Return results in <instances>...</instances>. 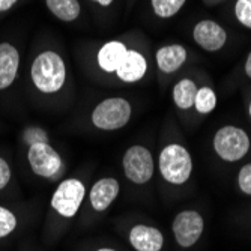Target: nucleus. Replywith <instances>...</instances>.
<instances>
[{
    "label": "nucleus",
    "mask_w": 251,
    "mask_h": 251,
    "mask_svg": "<svg viewBox=\"0 0 251 251\" xmlns=\"http://www.w3.org/2000/svg\"><path fill=\"white\" fill-rule=\"evenodd\" d=\"M33 86L42 94H56L66 80V66L56 51H42L38 54L30 68Z\"/></svg>",
    "instance_id": "1"
},
{
    "label": "nucleus",
    "mask_w": 251,
    "mask_h": 251,
    "mask_svg": "<svg viewBox=\"0 0 251 251\" xmlns=\"http://www.w3.org/2000/svg\"><path fill=\"white\" fill-rule=\"evenodd\" d=\"M161 176L173 185H182L190 179L193 172V159L190 152L177 143L166 146L159 155Z\"/></svg>",
    "instance_id": "2"
},
{
    "label": "nucleus",
    "mask_w": 251,
    "mask_h": 251,
    "mask_svg": "<svg viewBox=\"0 0 251 251\" xmlns=\"http://www.w3.org/2000/svg\"><path fill=\"white\" fill-rule=\"evenodd\" d=\"M131 115V104L125 98H107L94 108L92 124L101 131H116L129 122Z\"/></svg>",
    "instance_id": "3"
},
{
    "label": "nucleus",
    "mask_w": 251,
    "mask_h": 251,
    "mask_svg": "<svg viewBox=\"0 0 251 251\" xmlns=\"http://www.w3.org/2000/svg\"><path fill=\"white\" fill-rule=\"evenodd\" d=\"M214 149L224 161H239L250 151V137L242 128L223 126L214 135Z\"/></svg>",
    "instance_id": "4"
},
{
    "label": "nucleus",
    "mask_w": 251,
    "mask_h": 251,
    "mask_svg": "<svg viewBox=\"0 0 251 251\" xmlns=\"http://www.w3.org/2000/svg\"><path fill=\"white\" fill-rule=\"evenodd\" d=\"M86 196V187L80 179L62 180L51 197V208L63 218H74Z\"/></svg>",
    "instance_id": "5"
},
{
    "label": "nucleus",
    "mask_w": 251,
    "mask_h": 251,
    "mask_svg": "<svg viewBox=\"0 0 251 251\" xmlns=\"http://www.w3.org/2000/svg\"><path fill=\"white\" fill-rule=\"evenodd\" d=\"M122 167L126 179L137 185L148 184L155 170L151 151L140 145H134L126 149L122 158Z\"/></svg>",
    "instance_id": "6"
},
{
    "label": "nucleus",
    "mask_w": 251,
    "mask_h": 251,
    "mask_svg": "<svg viewBox=\"0 0 251 251\" xmlns=\"http://www.w3.org/2000/svg\"><path fill=\"white\" fill-rule=\"evenodd\" d=\"M27 161L32 172L44 179H54L63 167L62 156L49 142L30 143Z\"/></svg>",
    "instance_id": "7"
},
{
    "label": "nucleus",
    "mask_w": 251,
    "mask_h": 251,
    "mask_svg": "<svg viewBox=\"0 0 251 251\" xmlns=\"http://www.w3.org/2000/svg\"><path fill=\"white\" fill-rule=\"evenodd\" d=\"M203 229V217L196 211H182L173 221V235L182 248L193 247L200 239Z\"/></svg>",
    "instance_id": "8"
},
{
    "label": "nucleus",
    "mask_w": 251,
    "mask_h": 251,
    "mask_svg": "<svg viewBox=\"0 0 251 251\" xmlns=\"http://www.w3.org/2000/svg\"><path fill=\"white\" fill-rule=\"evenodd\" d=\"M194 41L206 51H218L224 47L227 41L226 30L212 20H201L199 21L194 32H193Z\"/></svg>",
    "instance_id": "9"
},
{
    "label": "nucleus",
    "mask_w": 251,
    "mask_h": 251,
    "mask_svg": "<svg viewBox=\"0 0 251 251\" xmlns=\"http://www.w3.org/2000/svg\"><path fill=\"white\" fill-rule=\"evenodd\" d=\"M119 191H121V185L118 179L115 177H102L97 180L89 193L90 206L97 212L107 211L113 204V201L118 199Z\"/></svg>",
    "instance_id": "10"
},
{
    "label": "nucleus",
    "mask_w": 251,
    "mask_h": 251,
    "mask_svg": "<svg viewBox=\"0 0 251 251\" xmlns=\"http://www.w3.org/2000/svg\"><path fill=\"white\" fill-rule=\"evenodd\" d=\"M128 241L135 251H161L164 245L163 233L145 224H135L129 230Z\"/></svg>",
    "instance_id": "11"
},
{
    "label": "nucleus",
    "mask_w": 251,
    "mask_h": 251,
    "mask_svg": "<svg viewBox=\"0 0 251 251\" xmlns=\"http://www.w3.org/2000/svg\"><path fill=\"white\" fill-rule=\"evenodd\" d=\"M20 68V53L9 42H0V90L14 84Z\"/></svg>",
    "instance_id": "12"
},
{
    "label": "nucleus",
    "mask_w": 251,
    "mask_h": 251,
    "mask_svg": "<svg viewBox=\"0 0 251 251\" xmlns=\"http://www.w3.org/2000/svg\"><path fill=\"white\" fill-rule=\"evenodd\" d=\"M148 71V62L143 54L135 50H128L124 62L116 70L118 77L125 83H135L145 77Z\"/></svg>",
    "instance_id": "13"
},
{
    "label": "nucleus",
    "mask_w": 251,
    "mask_h": 251,
    "mask_svg": "<svg viewBox=\"0 0 251 251\" xmlns=\"http://www.w3.org/2000/svg\"><path fill=\"white\" fill-rule=\"evenodd\" d=\"M128 53L126 45L121 41H110L104 44L98 53V65L105 73H116Z\"/></svg>",
    "instance_id": "14"
},
{
    "label": "nucleus",
    "mask_w": 251,
    "mask_h": 251,
    "mask_svg": "<svg viewBox=\"0 0 251 251\" xmlns=\"http://www.w3.org/2000/svg\"><path fill=\"white\" fill-rule=\"evenodd\" d=\"M187 60V50L179 44L166 45L156 51V65L166 74H172Z\"/></svg>",
    "instance_id": "15"
},
{
    "label": "nucleus",
    "mask_w": 251,
    "mask_h": 251,
    "mask_svg": "<svg viewBox=\"0 0 251 251\" xmlns=\"http://www.w3.org/2000/svg\"><path fill=\"white\" fill-rule=\"evenodd\" d=\"M49 11L62 21H74L78 18L81 6L78 0H45Z\"/></svg>",
    "instance_id": "16"
},
{
    "label": "nucleus",
    "mask_w": 251,
    "mask_h": 251,
    "mask_svg": "<svg viewBox=\"0 0 251 251\" xmlns=\"http://www.w3.org/2000/svg\"><path fill=\"white\" fill-rule=\"evenodd\" d=\"M197 86L193 80L190 78H184L176 83L175 89H173V100L175 104L180 108V110H188L194 105V100L197 95Z\"/></svg>",
    "instance_id": "17"
},
{
    "label": "nucleus",
    "mask_w": 251,
    "mask_h": 251,
    "mask_svg": "<svg viewBox=\"0 0 251 251\" xmlns=\"http://www.w3.org/2000/svg\"><path fill=\"white\" fill-rule=\"evenodd\" d=\"M194 107L201 115H208L217 107V95L211 87H201L197 90Z\"/></svg>",
    "instance_id": "18"
},
{
    "label": "nucleus",
    "mask_w": 251,
    "mask_h": 251,
    "mask_svg": "<svg viewBox=\"0 0 251 251\" xmlns=\"http://www.w3.org/2000/svg\"><path fill=\"white\" fill-rule=\"evenodd\" d=\"M185 0H152L153 12L161 18H170L180 11Z\"/></svg>",
    "instance_id": "19"
},
{
    "label": "nucleus",
    "mask_w": 251,
    "mask_h": 251,
    "mask_svg": "<svg viewBox=\"0 0 251 251\" xmlns=\"http://www.w3.org/2000/svg\"><path fill=\"white\" fill-rule=\"evenodd\" d=\"M17 224L18 220L15 214L5 206H0V239L9 236L17 229Z\"/></svg>",
    "instance_id": "20"
},
{
    "label": "nucleus",
    "mask_w": 251,
    "mask_h": 251,
    "mask_svg": "<svg viewBox=\"0 0 251 251\" xmlns=\"http://www.w3.org/2000/svg\"><path fill=\"white\" fill-rule=\"evenodd\" d=\"M235 14L239 23L251 29V0H238L235 6Z\"/></svg>",
    "instance_id": "21"
},
{
    "label": "nucleus",
    "mask_w": 251,
    "mask_h": 251,
    "mask_svg": "<svg viewBox=\"0 0 251 251\" xmlns=\"http://www.w3.org/2000/svg\"><path fill=\"white\" fill-rule=\"evenodd\" d=\"M238 185L244 194L251 196V164H245L238 173Z\"/></svg>",
    "instance_id": "22"
},
{
    "label": "nucleus",
    "mask_w": 251,
    "mask_h": 251,
    "mask_svg": "<svg viewBox=\"0 0 251 251\" xmlns=\"http://www.w3.org/2000/svg\"><path fill=\"white\" fill-rule=\"evenodd\" d=\"M11 177H12V172L8 161L3 156H0V190H3L9 184Z\"/></svg>",
    "instance_id": "23"
},
{
    "label": "nucleus",
    "mask_w": 251,
    "mask_h": 251,
    "mask_svg": "<svg viewBox=\"0 0 251 251\" xmlns=\"http://www.w3.org/2000/svg\"><path fill=\"white\" fill-rule=\"evenodd\" d=\"M18 0H0V12H6L9 11Z\"/></svg>",
    "instance_id": "24"
},
{
    "label": "nucleus",
    "mask_w": 251,
    "mask_h": 251,
    "mask_svg": "<svg viewBox=\"0 0 251 251\" xmlns=\"http://www.w3.org/2000/svg\"><path fill=\"white\" fill-rule=\"evenodd\" d=\"M245 73H247V75L251 78V53L248 54L247 62H245Z\"/></svg>",
    "instance_id": "25"
},
{
    "label": "nucleus",
    "mask_w": 251,
    "mask_h": 251,
    "mask_svg": "<svg viewBox=\"0 0 251 251\" xmlns=\"http://www.w3.org/2000/svg\"><path fill=\"white\" fill-rule=\"evenodd\" d=\"M94 2L100 3L101 6H108V5H111V3H113V0H94Z\"/></svg>",
    "instance_id": "26"
},
{
    "label": "nucleus",
    "mask_w": 251,
    "mask_h": 251,
    "mask_svg": "<svg viewBox=\"0 0 251 251\" xmlns=\"http://www.w3.org/2000/svg\"><path fill=\"white\" fill-rule=\"evenodd\" d=\"M95 251H118V250H115V248H108V247H104V248H98V250H95Z\"/></svg>",
    "instance_id": "27"
},
{
    "label": "nucleus",
    "mask_w": 251,
    "mask_h": 251,
    "mask_svg": "<svg viewBox=\"0 0 251 251\" xmlns=\"http://www.w3.org/2000/svg\"><path fill=\"white\" fill-rule=\"evenodd\" d=\"M250 116H251V102H250Z\"/></svg>",
    "instance_id": "28"
}]
</instances>
